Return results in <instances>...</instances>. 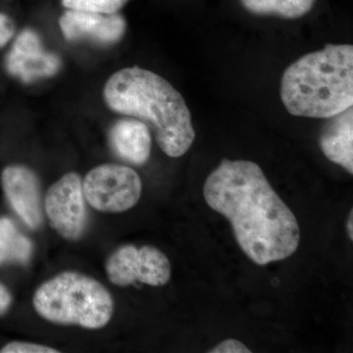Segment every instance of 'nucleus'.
Returning <instances> with one entry per match:
<instances>
[{"mask_svg":"<svg viewBox=\"0 0 353 353\" xmlns=\"http://www.w3.org/2000/svg\"><path fill=\"white\" fill-rule=\"evenodd\" d=\"M203 196L209 208L227 218L236 243L255 264L289 259L299 248L296 216L254 162L223 159L206 179Z\"/></svg>","mask_w":353,"mask_h":353,"instance_id":"f257e3e1","label":"nucleus"},{"mask_svg":"<svg viewBox=\"0 0 353 353\" xmlns=\"http://www.w3.org/2000/svg\"><path fill=\"white\" fill-rule=\"evenodd\" d=\"M103 97L111 110L145 123L168 157H183L194 143L190 109L161 76L139 67L120 70L108 79Z\"/></svg>","mask_w":353,"mask_h":353,"instance_id":"f03ea898","label":"nucleus"},{"mask_svg":"<svg viewBox=\"0 0 353 353\" xmlns=\"http://www.w3.org/2000/svg\"><path fill=\"white\" fill-rule=\"evenodd\" d=\"M281 99L297 117L328 119L353 106V46L329 43L285 69Z\"/></svg>","mask_w":353,"mask_h":353,"instance_id":"7ed1b4c3","label":"nucleus"},{"mask_svg":"<svg viewBox=\"0 0 353 353\" xmlns=\"http://www.w3.org/2000/svg\"><path fill=\"white\" fill-rule=\"evenodd\" d=\"M32 304L43 319L59 325L101 329L113 314L110 292L99 281L78 272H63L36 290Z\"/></svg>","mask_w":353,"mask_h":353,"instance_id":"20e7f679","label":"nucleus"},{"mask_svg":"<svg viewBox=\"0 0 353 353\" xmlns=\"http://www.w3.org/2000/svg\"><path fill=\"white\" fill-rule=\"evenodd\" d=\"M82 185L85 201L102 212L129 210L138 203L143 190L138 173L117 164H104L92 169Z\"/></svg>","mask_w":353,"mask_h":353,"instance_id":"39448f33","label":"nucleus"},{"mask_svg":"<svg viewBox=\"0 0 353 353\" xmlns=\"http://www.w3.org/2000/svg\"><path fill=\"white\" fill-rule=\"evenodd\" d=\"M110 282L120 287L139 282L161 287L171 278V264L166 255L155 246L128 245L118 248L105 264Z\"/></svg>","mask_w":353,"mask_h":353,"instance_id":"423d86ee","label":"nucleus"},{"mask_svg":"<svg viewBox=\"0 0 353 353\" xmlns=\"http://www.w3.org/2000/svg\"><path fill=\"white\" fill-rule=\"evenodd\" d=\"M82 183L78 174L68 173L51 185L46 194L44 206L51 227L66 240H78L87 226Z\"/></svg>","mask_w":353,"mask_h":353,"instance_id":"0eeeda50","label":"nucleus"},{"mask_svg":"<svg viewBox=\"0 0 353 353\" xmlns=\"http://www.w3.org/2000/svg\"><path fill=\"white\" fill-rule=\"evenodd\" d=\"M6 66L10 75L26 83L54 76L61 68L57 55L44 50L36 32H20L6 57Z\"/></svg>","mask_w":353,"mask_h":353,"instance_id":"6e6552de","label":"nucleus"},{"mask_svg":"<svg viewBox=\"0 0 353 353\" xmlns=\"http://www.w3.org/2000/svg\"><path fill=\"white\" fill-rule=\"evenodd\" d=\"M60 30L67 41L88 39L102 46L118 43L126 32L127 23L119 14L65 11L59 19Z\"/></svg>","mask_w":353,"mask_h":353,"instance_id":"1a4fd4ad","label":"nucleus"},{"mask_svg":"<svg viewBox=\"0 0 353 353\" xmlns=\"http://www.w3.org/2000/svg\"><path fill=\"white\" fill-rule=\"evenodd\" d=\"M1 183L7 199L21 219L31 229L41 226V190L36 174L22 165H11L2 172Z\"/></svg>","mask_w":353,"mask_h":353,"instance_id":"9d476101","label":"nucleus"},{"mask_svg":"<svg viewBox=\"0 0 353 353\" xmlns=\"http://www.w3.org/2000/svg\"><path fill=\"white\" fill-rule=\"evenodd\" d=\"M109 141L114 152L129 163L143 165L150 158L152 132L141 121H118L109 132Z\"/></svg>","mask_w":353,"mask_h":353,"instance_id":"9b49d317","label":"nucleus"},{"mask_svg":"<svg viewBox=\"0 0 353 353\" xmlns=\"http://www.w3.org/2000/svg\"><path fill=\"white\" fill-rule=\"evenodd\" d=\"M320 136V148L330 161L353 173V108L328 118Z\"/></svg>","mask_w":353,"mask_h":353,"instance_id":"f8f14e48","label":"nucleus"},{"mask_svg":"<svg viewBox=\"0 0 353 353\" xmlns=\"http://www.w3.org/2000/svg\"><path fill=\"white\" fill-rule=\"evenodd\" d=\"M31 241L18 231L8 218L0 219V264H27L31 259Z\"/></svg>","mask_w":353,"mask_h":353,"instance_id":"ddd939ff","label":"nucleus"},{"mask_svg":"<svg viewBox=\"0 0 353 353\" xmlns=\"http://www.w3.org/2000/svg\"><path fill=\"white\" fill-rule=\"evenodd\" d=\"M248 12L259 16H276L299 19L312 9L316 0H240Z\"/></svg>","mask_w":353,"mask_h":353,"instance_id":"4468645a","label":"nucleus"},{"mask_svg":"<svg viewBox=\"0 0 353 353\" xmlns=\"http://www.w3.org/2000/svg\"><path fill=\"white\" fill-rule=\"evenodd\" d=\"M129 0H62L65 8L85 12L116 14Z\"/></svg>","mask_w":353,"mask_h":353,"instance_id":"2eb2a0df","label":"nucleus"},{"mask_svg":"<svg viewBox=\"0 0 353 353\" xmlns=\"http://www.w3.org/2000/svg\"><path fill=\"white\" fill-rule=\"evenodd\" d=\"M1 353H57L59 352L54 348L46 347V345H37V343H21L13 341L8 343L0 350Z\"/></svg>","mask_w":353,"mask_h":353,"instance_id":"dca6fc26","label":"nucleus"},{"mask_svg":"<svg viewBox=\"0 0 353 353\" xmlns=\"http://www.w3.org/2000/svg\"><path fill=\"white\" fill-rule=\"evenodd\" d=\"M210 353H250L252 350L245 347L241 341L228 339L216 345L213 350H209Z\"/></svg>","mask_w":353,"mask_h":353,"instance_id":"f3484780","label":"nucleus"},{"mask_svg":"<svg viewBox=\"0 0 353 353\" xmlns=\"http://www.w3.org/2000/svg\"><path fill=\"white\" fill-rule=\"evenodd\" d=\"M15 32V26L12 19L6 14L0 13V48L9 43Z\"/></svg>","mask_w":353,"mask_h":353,"instance_id":"a211bd4d","label":"nucleus"},{"mask_svg":"<svg viewBox=\"0 0 353 353\" xmlns=\"http://www.w3.org/2000/svg\"><path fill=\"white\" fill-rule=\"evenodd\" d=\"M12 299L3 285L0 284V315L4 314L10 307Z\"/></svg>","mask_w":353,"mask_h":353,"instance_id":"6ab92c4d","label":"nucleus"},{"mask_svg":"<svg viewBox=\"0 0 353 353\" xmlns=\"http://www.w3.org/2000/svg\"><path fill=\"white\" fill-rule=\"evenodd\" d=\"M347 234L348 236H350V241H353V210L350 211V217H348L347 220Z\"/></svg>","mask_w":353,"mask_h":353,"instance_id":"aec40b11","label":"nucleus"}]
</instances>
